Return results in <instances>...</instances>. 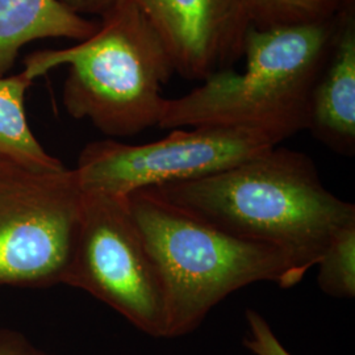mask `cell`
I'll list each match as a JSON object with an SVG mask.
<instances>
[{
	"label": "cell",
	"mask_w": 355,
	"mask_h": 355,
	"mask_svg": "<svg viewBox=\"0 0 355 355\" xmlns=\"http://www.w3.org/2000/svg\"><path fill=\"white\" fill-rule=\"evenodd\" d=\"M155 191L233 237L277 248L293 286L318 265L331 236L355 221V205L331 193L304 153L274 146L208 177Z\"/></svg>",
	"instance_id": "cell-1"
},
{
	"label": "cell",
	"mask_w": 355,
	"mask_h": 355,
	"mask_svg": "<svg viewBox=\"0 0 355 355\" xmlns=\"http://www.w3.org/2000/svg\"><path fill=\"white\" fill-rule=\"evenodd\" d=\"M99 23L92 37L71 48L26 55L24 70L36 79L69 64L64 110L110 139L158 127L166 103L162 87L175 74L162 38L136 0H117Z\"/></svg>",
	"instance_id": "cell-2"
},
{
	"label": "cell",
	"mask_w": 355,
	"mask_h": 355,
	"mask_svg": "<svg viewBox=\"0 0 355 355\" xmlns=\"http://www.w3.org/2000/svg\"><path fill=\"white\" fill-rule=\"evenodd\" d=\"M340 13L315 24L250 28L243 49L245 70L220 71L184 96L166 99L158 128H253L280 142L304 130L311 92Z\"/></svg>",
	"instance_id": "cell-3"
},
{
	"label": "cell",
	"mask_w": 355,
	"mask_h": 355,
	"mask_svg": "<svg viewBox=\"0 0 355 355\" xmlns=\"http://www.w3.org/2000/svg\"><path fill=\"white\" fill-rule=\"evenodd\" d=\"M125 198L164 283L165 338L195 331L216 305L249 284L295 287L290 259L279 249L233 237L150 189Z\"/></svg>",
	"instance_id": "cell-4"
},
{
	"label": "cell",
	"mask_w": 355,
	"mask_h": 355,
	"mask_svg": "<svg viewBox=\"0 0 355 355\" xmlns=\"http://www.w3.org/2000/svg\"><path fill=\"white\" fill-rule=\"evenodd\" d=\"M83 199L74 168L44 173L0 159V286L64 284Z\"/></svg>",
	"instance_id": "cell-5"
},
{
	"label": "cell",
	"mask_w": 355,
	"mask_h": 355,
	"mask_svg": "<svg viewBox=\"0 0 355 355\" xmlns=\"http://www.w3.org/2000/svg\"><path fill=\"white\" fill-rule=\"evenodd\" d=\"M64 284L111 306L142 333L165 338L164 283L125 196L85 193Z\"/></svg>",
	"instance_id": "cell-6"
},
{
	"label": "cell",
	"mask_w": 355,
	"mask_h": 355,
	"mask_svg": "<svg viewBox=\"0 0 355 355\" xmlns=\"http://www.w3.org/2000/svg\"><path fill=\"white\" fill-rule=\"evenodd\" d=\"M279 144L271 133L253 128H178L165 139L142 145L114 139L89 142L74 171L85 193L127 196L212 175Z\"/></svg>",
	"instance_id": "cell-7"
},
{
	"label": "cell",
	"mask_w": 355,
	"mask_h": 355,
	"mask_svg": "<svg viewBox=\"0 0 355 355\" xmlns=\"http://www.w3.org/2000/svg\"><path fill=\"white\" fill-rule=\"evenodd\" d=\"M162 38L175 74L203 82L233 69L252 28L240 0H136Z\"/></svg>",
	"instance_id": "cell-8"
},
{
	"label": "cell",
	"mask_w": 355,
	"mask_h": 355,
	"mask_svg": "<svg viewBox=\"0 0 355 355\" xmlns=\"http://www.w3.org/2000/svg\"><path fill=\"white\" fill-rule=\"evenodd\" d=\"M306 129L343 157L355 154V1L340 13L311 92Z\"/></svg>",
	"instance_id": "cell-9"
},
{
	"label": "cell",
	"mask_w": 355,
	"mask_h": 355,
	"mask_svg": "<svg viewBox=\"0 0 355 355\" xmlns=\"http://www.w3.org/2000/svg\"><path fill=\"white\" fill-rule=\"evenodd\" d=\"M101 26L70 11L58 0H0V78L16 62L20 49L42 38L82 42Z\"/></svg>",
	"instance_id": "cell-10"
},
{
	"label": "cell",
	"mask_w": 355,
	"mask_h": 355,
	"mask_svg": "<svg viewBox=\"0 0 355 355\" xmlns=\"http://www.w3.org/2000/svg\"><path fill=\"white\" fill-rule=\"evenodd\" d=\"M33 82L26 70L0 78V159L33 171H61L66 166L45 150L26 121L24 99Z\"/></svg>",
	"instance_id": "cell-11"
},
{
	"label": "cell",
	"mask_w": 355,
	"mask_h": 355,
	"mask_svg": "<svg viewBox=\"0 0 355 355\" xmlns=\"http://www.w3.org/2000/svg\"><path fill=\"white\" fill-rule=\"evenodd\" d=\"M250 26L266 31L333 19L355 0H240Z\"/></svg>",
	"instance_id": "cell-12"
},
{
	"label": "cell",
	"mask_w": 355,
	"mask_h": 355,
	"mask_svg": "<svg viewBox=\"0 0 355 355\" xmlns=\"http://www.w3.org/2000/svg\"><path fill=\"white\" fill-rule=\"evenodd\" d=\"M320 290L336 299L355 296V221L337 229L318 262Z\"/></svg>",
	"instance_id": "cell-13"
},
{
	"label": "cell",
	"mask_w": 355,
	"mask_h": 355,
	"mask_svg": "<svg viewBox=\"0 0 355 355\" xmlns=\"http://www.w3.org/2000/svg\"><path fill=\"white\" fill-rule=\"evenodd\" d=\"M249 336L243 338V346L254 355H292L280 343L266 318L254 309L245 313Z\"/></svg>",
	"instance_id": "cell-14"
},
{
	"label": "cell",
	"mask_w": 355,
	"mask_h": 355,
	"mask_svg": "<svg viewBox=\"0 0 355 355\" xmlns=\"http://www.w3.org/2000/svg\"><path fill=\"white\" fill-rule=\"evenodd\" d=\"M0 355H53L37 347L17 330L0 329Z\"/></svg>",
	"instance_id": "cell-15"
},
{
	"label": "cell",
	"mask_w": 355,
	"mask_h": 355,
	"mask_svg": "<svg viewBox=\"0 0 355 355\" xmlns=\"http://www.w3.org/2000/svg\"><path fill=\"white\" fill-rule=\"evenodd\" d=\"M76 15H92L99 16L108 12L117 0H58Z\"/></svg>",
	"instance_id": "cell-16"
}]
</instances>
